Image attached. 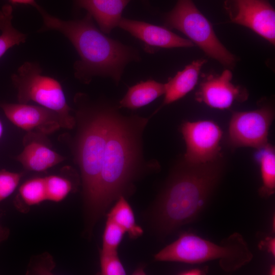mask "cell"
I'll use <instances>...</instances> for the list:
<instances>
[{
  "instance_id": "6da1fadb",
  "label": "cell",
  "mask_w": 275,
  "mask_h": 275,
  "mask_svg": "<svg viewBox=\"0 0 275 275\" xmlns=\"http://www.w3.org/2000/svg\"><path fill=\"white\" fill-rule=\"evenodd\" d=\"M222 156L206 163L180 159L172 168L151 208V226L164 237L194 221L206 205L224 171Z\"/></svg>"
},
{
  "instance_id": "7a4b0ae2",
  "label": "cell",
  "mask_w": 275,
  "mask_h": 275,
  "mask_svg": "<svg viewBox=\"0 0 275 275\" xmlns=\"http://www.w3.org/2000/svg\"><path fill=\"white\" fill-rule=\"evenodd\" d=\"M119 109L117 105L111 120L101 163L97 199L99 217L114 200L133 189L144 163L142 134L149 119L137 115L125 116Z\"/></svg>"
},
{
  "instance_id": "3957f363",
  "label": "cell",
  "mask_w": 275,
  "mask_h": 275,
  "mask_svg": "<svg viewBox=\"0 0 275 275\" xmlns=\"http://www.w3.org/2000/svg\"><path fill=\"white\" fill-rule=\"evenodd\" d=\"M43 20L41 31L52 30L66 37L80 59L74 65L75 76L89 83L94 76L111 77L116 84L128 63L141 60L137 50L113 39L95 25L88 13L81 19L63 20L38 9Z\"/></svg>"
},
{
  "instance_id": "277c9868",
  "label": "cell",
  "mask_w": 275,
  "mask_h": 275,
  "mask_svg": "<svg viewBox=\"0 0 275 275\" xmlns=\"http://www.w3.org/2000/svg\"><path fill=\"white\" fill-rule=\"evenodd\" d=\"M117 107L108 102L79 109L75 159L81 173L85 219L92 230L97 212L99 178L109 126Z\"/></svg>"
},
{
  "instance_id": "5b68a950",
  "label": "cell",
  "mask_w": 275,
  "mask_h": 275,
  "mask_svg": "<svg viewBox=\"0 0 275 275\" xmlns=\"http://www.w3.org/2000/svg\"><path fill=\"white\" fill-rule=\"evenodd\" d=\"M253 254L242 236L235 232L213 243L191 233H182L178 238L154 255L158 261L200 263L218 260L221 268L231 272L249 263Z\"/></svg>"
},
{
  "instance_id": "8992f818",
  "label": "cell",
  "mask_w": 275,
  "mask_h": 275,
  "mask_svg": "<svg viewBox=\"0 0 275 275\" xmlns=\"http://www.w3.org/2000/svg\"><path fill=\"white\" fill-rule=\"evenodd\" d=\"M41 73L38 63L26 62L19 67L16 74L12 76L17 89L19 103L35 102L56 113L62 121L63 127L73 128L75 120L71 115V109L60 83Z\"/></svg>"
},
{
  "instance_id": "52a82bcc",
  "label": "cell",
  "mask_w": 275,
  "mask_h": 275,
  "mask_svg": "<svg viewBox=\"0 0 275 275\" xmlns=\"http://www.w3.org/2000/svg\"><path fill=\"white\" fill-rule=\"evenodd\" d=\"M164 24L184 34L206 55L224 66L235 65V57L220 42L209 21L191 0H178L173 9L166 15Z\"/></svg>"
},
{
  "instance_id": "ba28073f",
  "label": "cell",
  "mask_w": 275,
  "mask_h": 275,
  "mask_svg": "<svg viewBox=\"0 0 275 275\" xmlns=\"http://www.w3.org/2000/svg\"><path fill=\"white\" fill-rule=\"evenodd\" d=\"M274 117L273 108L233 112L229 122L228 142L233 148L251 147L257 150L268 142L269 130Z\"/></svg>"
},
{
  "instance_id": "9c48e42d",
  "label": "cell",
  "mask_w": 275,
  "mask_h": 275,
  "mask_svg": "<svg viewBox=\"0 0 275 275\" xmlns=\"http://www.w3.org/2000/svg\"><path fill=\"white\" fill-rule=\"evenodd\" d=\"M180 132L186 145L183 159L189 163H202L222 156L220 142L223 131L210 120L185 121Z\"/></svg>"
},
{
  "instance_id": "30bf717a",
  "label": "cell",
  "mask_w": 275,
  "mask_h": 275,
  "mask_svg": "<svg viewBox=\"0 0 275 275\" xmlns=\"http://www.w3.org/2000/svg\"><path fill=\"white\" fill-rule=\"evenodd\" d=\"M231 21L255 32L271 44L275 42V11L266 0H232Z\"/></svg>"
},
{
  "instance_id": "8fae6325",
  "label": "cell",
  "mask_w": 275,
  "mask_h": 275,
  "mask_svg": "<svg viewBox=\"0 0 275 275\" xmlns=\"http://www.w3.org/2000/svg\"><path fill=\"white\" fill-rule=\"evenodd\" d=\"M232 73L227 69L221 74H210L201 81L196 99L207 106L218 109L229 108L235 102H243L249 96L245 89L232 82Z\"/></svg>"
},
{
  "instance_id": "7c38bea8",
  "label": "cell",
  "mask_w": 275,
  "mask_h": 275,
  "mask_svg": "<svg viewBox=\"0 0 275 275\" xmlns=\"http://www.w3.org/2000/svg\"><path fill=\"white\" fill-rule=\"evenodd\" d=\"M1 107L11 122L26 131L47 134L63 127L62 121L56 113L40 105L5 103Z\"/></svg>"
},
{
  "instance_id": "4fadbf2b",
  "label": "cell",
  "mask_w": 275,
  "mask_h": 275,
  "mask_svg": "<svg viewBox=\"0 0 275 275\" xmlns=\"http://www.w3.org/2000/svg\"><path fill=\"white\" fill-rule=\"evenodd\" d=\"M118 27L140 41L146 51L154 53L159 48L191 47L194 44L167 27L122 17Z\"/></svg>"
},
{
  "instance_id": "5bb4252c",
  "label": "cell",
  "mask_w": 275,
  "mask_h": 275,
  "mask_svg": "<svg viewBox=\"0 0 275 275\" xmlns=\"http://www.w3.org/2000/svg\"><path fill=\"white\" fill-rule=\"evenodd\" d=\"M77 6L86 9L104 34H109L118 26L122 13L131 0H75Z\"/></svg>"
},
{
  "instance_id": "9a60e30c",
  "label": "cell",
  "mask_w": 275,
  "mask_h": 275,
  "mask_svg": "<svg viewBox=\"0 0 275 275\" xmlns=\"http://www.w3.org/2000/svg\"><path fill=\"white\" fill-rule=\"evenodd\" d=\"M206 62L204 59L194 61L182 70L171 77L165 84L164 97L157 112L165 105L172 103L185 96L196 85L203 65ZM154 113V114H155Z\"/></svg>"
},
{
  "instance_id": "2e32d148",
  "label": "cell",
  "mask_w": 275,
  "mask_h": 275,
  "mask_svg": "<svg viewBox=\"0 0 275 275\" xmlns=\"http://www.w3.org/2000/svg\"><path fill=\"white\" fill-rule=\"evenodd\" d=\"M16 159L26 170L40 172L60 163L64 157L47 146L33 142L24 147Z\"/></svg>"
},
{
  "instance_id": "e0dca14e",
  "label": "cell",
  "mask_w": 275,
  "mask_h": 275,
  "mask_svg": "<svg viewBox=\"0 0 275 275\" xmlns=\"http://www.w3.org/2000/svg\"><path fill=\"white\" fill-rule=\"evenodd\" d=\"M165 84L152 79L141 81L129 87L119 101V109H136L147 105L165 93Z\"/></svg>"
},
{
  "instance_id": "ac0fdd59",
  "label": "cell",
  "mask_w": 275,
  "mask_h": 275,
  "mask_svg": "<svg viewBox=\"0 0 275 275\" xmlns=\"http://www.w3.org/2000/svg\"><path fill=\"white\" fill-rule=\"evenodd\" d=\"M255 158L260 168L262 185L259 194L262 197H269L275 191V149L268 143L257 150Z\"/></svg>"
},
{
  "instance_id": "d6986e66",
  "label": "cell",
  "mask_w": 275,
  "mask_h": 275,
  "mask_svg": "<svg viewBox=\"0 0 275 275\" xmlns=\"http://www.w3.org/2000/svg\"><path fill=\"white\" fill-rule=\"evenodd\" d=\"M114 206L107 213V218L113 221L130 238L135 239L142 235L143 230L135 222L133 211L124 196H120Z\"/></svg>"
},
{
  "instance_id": "ffe728a7",
  "label": "cell",
  "mask_w": 275,
  "mask_h": 275,
  "mask_svg": "<svg viewBox=\"0 0 275 275\" xmlns=\"http://www.w3.org/2000/svg\"><path fill=\"white\" fill-rule=\"evenodd\" d=\"M13 9L11 5H5L0 10V58L10 48L24 43L26 36L16 29L12 24Z\"/></svg>"
},
{
  "instance_id": "44dd1931",
  "label": "cell",
  "mask_w": 275,
  "mask_h": 275,
  "mask_svg": "<svg viewBox=\"0 0 275 275\" xmlns=\"http://www.w3.org/2000/svg\"><path fill=\"white\" fill-rule=\"evenodd\" d=\"M19 194L23 202L30 206L47 200L44 178L36 177L26 181L20 186Z\"/></svg>"
},
{
  "instance_id": "7402d4cb",
  "label": "cell",
  "mask_w": 275,
  "mask_h": 275,
  "mask_svg": "<svg viewBox=\"0 0 275 275\" xmlns=\"http://www.w3.org/2000/svg\"><path fill=\"white\" fill-rule=\"evenodd\" d=\"M46 199L54 202L63 200L71 192L73 184L69 179L59 175L44 177Z\"/></svg>"
},
{
  "instance_id": "603a6c76",
  "label": "cell",
  "mask_w": 275,
  "mask_h": 275,
  "mask_svg": "<svg viewBox=\"0 0 275 275\" xmlns=\"http://www.w3.org/2000/svg\"><path fill=\"white\" fill-rule=\"evenodd\" d=\"M100 273L103 275H124L125 268L118 255L117 250L101 249L100 252Z\"/></svg>"
},
{
  "instance_id": "cb8c5ba5",
  "label": "cell",
  "mask_w": 275,
  "mask_h": 275,
  "mask_svg": "<svg viewBox=\"0 0 275 275\" xmlns=\"http://www.w3.org/2000/svg\"><path fill=\"white\" fill-rule=\"evenodd\" d=\"M125 233V231L119 226L107 218L103 233L102 249L117 250Z\"/></svg>"
},
{
  "instance_id": "d4e9b609",
  "label": "cell",
  "mask_w": 275,
  "mask_h": 275,
  "mask_svg": "<svg viewBox=\"0 0 275 275\" xmlns=\"http://www.w3.org/2000/svg\"><path fill=\"white\" fill-rule=\"evenodd\" d=\"M22 174L6 170L0 171V202L9 197L15 190Z\"/></svg>"
},
{
  "instance_id": "484cf974",
  "label": "cell",
  "mask_w": 275,
  "mask_h": 275,
  "mask_svg": "<svg viewBox=\"0 0 275 275\" xmlns=\"http://www.w3.org/2000/svg\"><path fill=\"white\" fill-rule=\"evenodd\" d=\"M259 247L260 249L266 250L273 257L275 256V238L273 237H267L264 240L261 241Z\"/></svg>"
},
{
  "instance_id": "4316f807",
  "label": "cell",
  "mask_w": 275,
  "mask_h": 275,
  "mask_svg": "<svg viewBox=\"0 0 275 275\" xmlns=\"http://www.w3.org/2000/svg\"><path fill=\"white\" fill-rule=\"evenodd\" d=\"M205 270L206 269L195 268L183 270L180 272L179 274L182 275H201L204 274L206 272Z\"/></svg>"
},
{
  "instance_id": "83f0119b",
  "label": "cell",
  "mask_w": 275,
  "mask_h": 275,
  "mask_svg": "<svg viewBox=\"0 0 275 275\" xmlns=\"http://www.w3.org/2000/svg\"><path fill=\"white\" fill-rule=\"evenodd\" d=\"M9 2L13 4H22L31 5L36 9H37L39 6L36 3L35 0H9Z\"/></svg>"
},
{
  "instance_id": "f1b7e54d",
  "label": "cell",
  "mask_w": 275,
  "mask_h": 275,
  "mask_svg": "<svg viewBox=\"0 0 275 275\" xmlns=\"http://www.w3.org/2000/svg\"><path fill=\"white\" fill-rule=\"evenodd\" d=\"M6 231L0 226V242L6 236Z\"/></svg>"
},
{
  "instance_id": "f546056e",
  "label": "cell",
  "mask_w": 275,
  "mask_h": 275,
  "mask_svg": "<svg viewBox=\"0 0 275 275\" xmlns=\"http://www.w3.org/2000/svg\"><path fill=\"white\" fill-rule=\"evenodd\" d=\"M270 273L271 274H274L275 273V268L274 265H272L270 269Z\"/></svg>"
},
{
  "instance_id": "4dcf8cb0",
  "label": "cell",
  "mask_w": 275,
  "mask_h": 275,
  "mask_svg": "<svg viewBox=\"0 0 275 275\" xmlns=\"http://www.w3.org/2000/svg\"><path fill=\"white\" fill-rule=\"evenodd\" d=\"M3 131V125H2V122L0 121V138L2 135Z\"/></svg>"
}]
</instances>
